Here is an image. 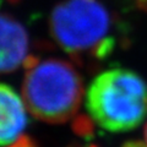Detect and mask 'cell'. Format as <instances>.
Segmentation results:
<instances>
[{"instance_id": "cell-6", "label": "cell", "mask_w": 147, "mask_h": 147, "mask_svg": "<svg viewBox=\"0 0 147 147\" xmlns=\"http://www.w3.org/2000/svg\"><path fill=\"white\" fill-rule=\"evenodd\" d=\"M134 147H147V124H146L145 130H144V141L137 142V144H135Z\"/></svg>"}, {"instance_id": "cell-3", "label": "cell", "mask_w": 147, "mask_h": 147, "mask_svg": "<svg viewBox=\"0 0 147 147\" xmlns=\"http://www.w3.org/2000/svg\"><path fill=\"white\" fill-rule=\"evenodd\" d=\"M90 117L110 132H127L147 118V82L129 69L100 72L90 84L85 98Z\"/></svg>"}, {"instance_id": "cell-2", "label": "cell", "mask_w": 147, "mask_h": 147, "mask_svg": "<svg viewBox=\"0 0 147 147\" xmlns=\"http://www.w3.org/2000/svg\"><path fill=\"white\" fill-rule=\"evenodd\" d=\"M82 97L84 82L72 64L55 58L26 61L22 98L36 119L66 123L80 109Z\"/></svg>"}, {"instance_id": "cell-1", "label": "cell", "mask_w": 147, "mask_h": 147, "mask_svg": "<svg viewBox=\"0 0 147 147\" xmlns=\"http://www.w3.org/2000/svg\"><path fill=\"white\" fill-rule=\"evenodd\" d=\"M53 39L77 60H102L115 48L113 17L100 0H64L49 17Z\"/></svg>"}, {"instance_id": "cell-5", "label": "cell", "mask_w": 147, "mask_h": 147, "mask_svg": "<svg viewBox=\"0 0 147 147\" xmlns=\"http://www.w3.org/2000/svg\"><path fill=\"white\" fill-rule=\"evenodd\" d=\"M26 108L24 98L11 86L0 84V147H12L26 137Z\"/></svg>"}, {"instance_id": "cell-7", "label": "cell", "mask_w": 147, "mask_h": 147, "mask_svg": "<svg viewBox=\"0 0 147 147\" xmlns=\"http://www.w3.org/2000/svg\"><path fill=\"white\" fill-rule=\"evenodd\" d=\"M137 7L147 13V0H135Z\"/></svg>"}, {"instance_id": "cell-4", "label": "cell", "mask_w": 147, "mask_h": 147, "mask_svg": "<svg viewBox=\"0 0 147 147\" xmlns=\"http://www.w3.org/2000/svg\"><path fill=\"white\" fill-rule=\"evenodd\" d=\"M30 49L27 30L18 20L0 12V75L17 70L25 61Z\"/></svg>"}]
</instances>
